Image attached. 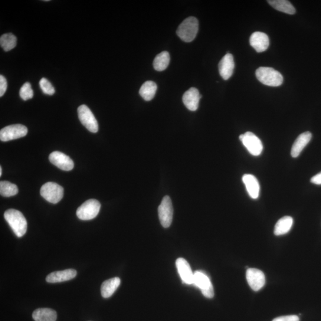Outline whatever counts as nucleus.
Instances as JSON below:
<instances>
[{
	"label": "nucleus",
	"instance_id": "obj_1",
	"mask_svg": "<svg viewBox=\"0 0 321 321\" xmlns=\"http://www.w3.org/2000/svg\"><path fill=\"white\" fill-rule=\"evenodd\" d=\"M4 216L15 234L18 237L24 236L27 231V221L22 213L14 209H10L5 212Z\"/></svg>",
	"mask_w": 321,
	"mask_h": 321
},
{
	"label": "nucleus",
	"instance_id": "obj_2",
	"mask_svg": "<svg viewBox=\"0 0 321 321\" xmlns=\"http://www.w3.org/2000/svg\"><path fill=\"white\" fill-rule=\"evenodd\" d=\"M199 29L198 19L189 17L183 21L177 30V34L182 41L190 42L194 40Z\"/></svg>",
	"mask_w": 321,
	"mask_h": 321
},
{
	"label": "nucleus",
	"instance_id": "obj_3",
	"mask_svg": "<svg viewBox=\"0 0 321 321\" xmlns=\"http://www.w3.org/2000/svg\"><path fill=\"white\" fill-rule=\"evenodd\" d=\"M256 76L260 83L267 86L279 87L283 83L282 75L273 68H258L256 71Z\"/></svg>",
	"mask_w": 321,
	"mask_h": 321
},
{
	"label": "nucleus",
	"instance_id": "obj_4",
	"mask_svg": "<svg viewBox=\"0 0 321 321\" xmlns=\"http://www.w3.org/2000/svg\"><path fill=\"white\" fill-rule=\"evenodd\" d=\"M40 193L46 201L55 204L63 198L64 189L57 183L48 182L42 186Z\"/></svg>",
	"mask_w": 321,
	"mask_h": 321
},
{
	"label": "nucleus",
	"instance_id": "obj_5",
	"mask_svg": "<svg viewBox=\"0 0 321 321\" xmlns=\"http://www.w3.org/2000/svg\"><path fill=\"white\" fill-rule=\"evenodd\" d=\"M101 204L96 199H90L77 209V217L82 220H91L97 217L100 211Z\"/></svg>",
	"mask_w": 321,
	"mask_h": 321
},
{
	"label": "nucleus",
	"instance_id": "obj_6",
	"mask_svg": "<svg viewBox=\"0 0 321 321\" xmlns=\"http://www.w3.org/2000/svg\"><path fill=\"white\" fill-rule=\"evenodd\" d=\"M193 284L201 289L203 295L208 299L214 296V287L210 279L204 272L197 271L194 273Z\"/></svg>",
	"mask_w": 321,
	"mask_h": 321
},
{
	"label": "nucleus",
	"instance_id": "obj_7",
	"mask_svg": "<svg viewBox=\"0 0 321 321\" xmlns=\"http://www.w3.org/2000/svg\"><path fill=\"white\" fill-rule=\"evenodd\" d=\"M239 139L251 155L259 156L261 154L263 150V143L255 134L247 132L240 135Z\"/></svg>",
	"mask_w": 321,
	"mask_h": 321
},
{
	"label": "nucleus",
	"instance_id": "obj_8",
	"mask_svg": "<svg viewBox=\"0 0 321 321\" xmlns=\"http://www.w3.org/2000/svg\"><path fill=\"white\" fill-rule=\"evenodd\" d=\"M27 134V127L22 124H13L5 127L0 131V139L3 142H8L21 138Z\"/></svg>",
	"mask_w": 321,
	"mask_h": 321
},
{
	"label": "nucleus",
	"instance_id": "obj_9",
	"mask_svg": "<svg viewBox=\"0 0 321 321\" xmlns=\"http://www.w3.org/2000/svg\"><path fill=\"white\" fill-rule=\"evenodd\" d=\"M78 119L86 128L92 133L98 131V124L93 112L85 105H82L77 109Z\"/></svg>",
	"mask_w": 321,
	"mask_h": 321
},
{
	"label": "nucleus",
	"instance_id": "obj_10",
	"mask_svg": "<svg viewBox=\"0 0 321 321\" xmlns=\"http://www.w3.org/2000/svg\"><path fill=\"white\" fill-rule=\"evenodd\" d=\"M158 216L163 227L168 228L172 224L173 217V208L171 199L168 196L162 200L158 207Z\"/></svg>",
	"mask_w": 321,
	"mask_h": 321
},
{
	"label": "nucleus",
	"instance_id": "obj_11",
	"mask_svg": "<svg viewBox=\"0 0 321 321\" xmlns=\"http://www.w3.org/2000/svg\"><path fill=\"white\" fill-rule=\"evenodd\" d=\"M247 279L251 289L255 291L261 290L265 284L263 272L257 268H249L247 270Z\"/></svg>",
	"mask_w": 321,
	"mask_h": 321
},
{
	"label": "nucleus",
	"instance_id": "obj_12",
	"mask_svg": "<svg viewBox=\"0 0 321 321\" xmlns=\"http://www.w3.org/2000/svg\"><path fill=\"white\" fill-rule=\"evenodd\" d=\"M50 162L64 171H70L74 168V163L69 156L59 151L52 152L49 156Z\"/></svg>",
	"mask_w": 321,
	"mask_h": 321
},
{
	"label": "nucleus",
	"instance_id": "obj_13",
	"mask_svg": "<svg viewBox=\"0 0 321 321\" xmlns=\"http://www.w3.org/2000/svg\"><path fill=\"white\" fill-rule=\"evenodd\" d=\"M176 265L183 283L188 285L193 284L194 273L188 261L184 258H180L176 260Z\"/></svg>",
	"mask_w": 321,
	"mask_h": 321
},
{
	"label": "nucleus",
	"instance_id": "obj_14",
	"mask_svg": "<svg viewBox=\"0 0 321 321\" xmlns=\"http://www.w3.org/2000/svg\"><path fill=\"white\" fill-rule=\"evenodd\" d=\"M250 44L258 52L266 51L270 45V39L265 33L254 32L250 38Z\"/></svg>",
	"mask_w": 321,
	"mask_h": 321
},
{
	"label": "nucleus",
	"instance_id": "obj_15",
	"mask_svg": "<svg viewBox=\"0 0 321 321\" xmlns=\"http://www.w3.org/2000/svg\"><path fill=\"white\" fill-rule=\"evenodd\" d=\"M202 96L195 88H191L187 91L183 96V102L187 109L192 111L198 110L200 99Z\"/></svg>",
	"mask_w": 321,
	"mask_h": 321
},
{
	"label": "nucleus",
	"instance_id": "obj_16",
	"mask_svg": "<svg viewBox=\"0 0 321 321\" xmlns=\"http://www.w3.org/2000/svg\"><path fill=\"white\" fill-rule=\"evenodd\" d=\"M219 72L224 80H228L233 73L234 62L233 56L231 54H227L219 62Z\"/></svg>",
	"mask_w": 321,
	"mask_h": 321
},
{
	"label": "nucleus",
	"instance_id": "obj_17",
	"mask_svg": "<svg viewBox=\"0 0 321 321\" xmlns=\"http://www.w3.org/2000/svg\"><path fill=\"white\" fill-rule=\"evenodd\" d=\"M77 271L73 269L55 271L48 275L46 281L50 283L64 282L73 279L76 276Z\"/></svg>",
	"mask_w": 321,
	"mask_h": 321
},
{
	"label": "nucleus",
	"instance_id": "obj_18",
	"mask_svg": "<svg viewBox=\"0 0 321 321\" xmlns=\"http://www.w3.org/2000/svg\"><path fill=\"white\" fill-rule=\"evenodd\" d=\"M312 137V133L309 132L303 133L298 136L291 148V156L293 158L299 156L307 144L310 142Z\"/></svg>",
	"mask_w": 321,
	"mask_h": 321
},
{
	"label": "nucleus",
	"instance_id": "obj_19",
	"mask_svg": "<svg viewBox=\"0 0 321 321\" xmlns=\"http://www.w3.org/2000/svg\"><path fill=\"white\" fill-rule=\"evenodd\" d=\"M242 180L247 188V192L250 197L257 199L260 195V185L258 179L252 175H245Z\"/></svg>",
	"mask_w": 321,
	"mask_h": 321
},
{
	"label": "nucleus",
	"instance_id": "obj_20",
	"mask_svg": "<svg viewBox=\"0 0 321 321\" xmlns=\"http://www.w3.org/2000/svg\"><path fill=\"white\" fill-rule=\"evenodd\" d=\"M120 283L121 280L119 277H114L105 281L101 288V295L104 298L111 297L115 292Z\"/></svg>",
	"mask_w": 321,
	"mask_h": 321
},
{
	"label": "nucleus",
	"instance_id": "obj_21",
	"mask_svg": "<svg viewBox=\"0 0 321 321\" xmlns=\"http://www.w3.org/2000/svg\"><path fill=\"white\" fill-rule=\"evenodd\" d=\"M32 317L35 321H56L57 314L53 309L39 308L33 312Z\"/></svg>",
	"mask_w": 321,
	"mask_h": 321
},
{
	"label": "nucleus",
	"instance_id": "obj_22",
	"mask_svg": "<svg viewBox=\"0 0 321 321\" xmlns=\"http://www.w3.org/2000/svg\"><path fill=\"white\" fill-rule=\"evenodd\" d=\"M293 224V219L289 216H285L278 220L275 225L274 234L282 235L289 232Z\"/></svg>",
	"mask_w": 321,
	"mask_h": 321
},
{
	"label": "nucleus",
	"instance_id": "obj_23",
	"mask_svg": "<svg viewBox=\"0 0 321 321\" xmlns=\"http://www.w3.org/2000/svg\"><path fill=\"white\" fill-rule=\"evenodd\" d=\"M268 3L277 11L289 15L295 14L296 10L291 3L287 0H270Z\"/></svg>",
	"mask_w": 321,
	"mask_h": 321
},
{
	"label": "nucleus",
	"instance_id": "obj_24",
	"mask_svg": "<svg viewBox=\"0 0 321 321\" xmlns=\"http://www.w3.org/2000/svg\"><path fill=\"white\" fill-rule=\"evenodd\" d=\"M157 90L156 84L152 81H147L142 85L139 94L146 101L152 100L155 96Z\"/></svg>",
	"mask_w": 321,
	"mask_h": 321
},
{
	"label": "nucleus",
	"instance_id": "obj_25",
	"mask_svg": "<svg viewBox=\"0 0 321 321\" xmlns=\"http://www.w3.org/2000/svg\"><path fill=\"white\" fill-rule=\"evenodd\" d=\"M170 61V54L167 51H163L156 55L153 60V65L155 69L162 71L166 69L169 66Z\"/></svg>",
	"mask_w": 321,
	"mask_h": 321
},
{
	"label": "nucleus",
	"instance_id": "obj_26",
	"mask_svg": "<svg viewBox=\"0 0 321 321\" xmlns=\"http://www.w3.org/2000/svg\"><path fill=\"white\" fill-rule=\"evenodd\" d=\"M0 44L5 51H9L16 47L17 38L11 33L3 35L0 38Z\"/></svg>",
	"mask_w": 321,
	"mask_h": 321
},
{
	"label": "nucleus",
	"instance_id": "obj_27",
	"mask_svg": "<svg viewBox=\"0 0 321 321\" xmlns=\"http://www.w3.org/2000/svg\"><path fill=\"white\" fill-rule=\"evenodd\" d=\"M18 188L17 186L8 181L0 182V193L4 197H11L17 195Z\"/></svg>",
	"mask_w": 321,
	"mask_h": 321
},
{
	"label": "nucleus",
	"instance_id": "obj_28",
	"mask_svg": "<svg viewBox=\"0 0 321 321\" xmlns=\"http://www.w3.org/2000/svg\"><path fill=\"white\" fill-rule=\"evenodd\" d=\"M20 96L24 101L32 99L34 97V91H33L31 85L29 83H26L21 87L20 90Z\"/></svg>",
	"mask_w": 321,
	"mask_h": 321
},
{
	"label": "nucleus",
	"instance_id": "obj_29",
	"mask_svg": "<svg viewBox=\"0 0 321 321\" xmlns=\"http://www.w3.org/2000/svg\"><path fill=\"white\" fill-rule=\"evenodd\" d=\"M39 86L44 94L52 96L55 93V89L52 84L46 78H41L39 81Z\"/></svg>",
	"mask_w": 321,
	"mask_h": 321
},
{
	"label": "nucleus",
	"instance_id": "obj_30",
	"mask_svg": "<svg viewBox=\"0 0 321 321\" xmlns=\"http://www.w3.org/2000/svg\"><path fill=\"white\" fill-rule=\"evenodd\" d=\"M8 88V83L4 76H0V97H2L5 94Z\"/></svg>",
	"mask_w": 321,
	"mask_h": 321
},
{
	"label": "nucleus",
	"instance_id": "obj_31",
	"mask_svg": "<svg viewBox=\"0 0 321 321\" xmlns=\"http://www.w3.org/2000/svg\"><path fill=\"white\" fill-rule=\"evenodd\" d=\"M299 317L297 315H287L277 317L273 321H299Z\"/></svg>",
	"mask_w": 321,
	"mask_h": 321
},
{
	"label": "nucleus",
	"instance_id": "obj_32",
	"mask_svg": "<svg viewBox=\"0 0 321 321\" xmlns=\"http://www.w3.org/2000/svg\"><path fill=\"white\" fill-rule=\"evenodd\" d=\"M310 182L316 185H321V172L317 174L316 175L314 176L312 179H310Z\"/></svg>",
	"mask_w": 321,
	"mask_h": 321
},
{
	"label": "nucleus",
	"instance_id": "obj_33",
	"mask_svg": "<svg viewBox=\"0 0 321 321\" xmlns=\"http://www.w3.org/2000/svg\"><path fill=\"white\" fill-rule=\"evenodd\" d=\"M2 170H2V167H0V176H2Z\"/></svg>",
	"mask_w": 321,
	"mask_h": 321
}]
</instances>
